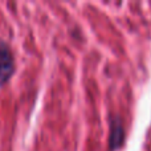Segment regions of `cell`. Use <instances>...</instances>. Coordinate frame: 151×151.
I'll return each mask as SVG.
<instances>
[{
  "label": "cell",
  "mask_w": 151,
  "mask_h": 151,
  "mask_svg": "<svg viewBox=\"0 0 151 151\" xmlns=\"http://www.w3.org/2000/svg\"><path fill=\"white\" fill-rule=\"evenodd\" d=\"M13 69H15V63L9 47L3 40H0V86L9 80Z\"/></svg>",
  "instance_id": "1"
},
{
  "label": "cell",
  "mask_w": 151,
  "mask_h": 151,
  "mask_svg": "<svg viewBox=\"0 0 151 151\" xmlns=\"http://www.w3.org/2000/svg\"><path fill=\"white\" fill-rule=\"evenodd\" d=\"M125 131H123L122 123L118 118H114L111 121V133H110V149L117 150L123 143Z\"/></svg>",
  "instance_id": "2"
}]
</instances>
